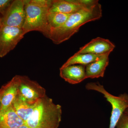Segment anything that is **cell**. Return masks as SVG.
Wrapping results in <instances>:
<instances>
[{"instance_id":"1","label":"cell","mask_w":128,"mask_h":128,"mask_svg":"<svg viewBox=\"0 0 128 128\" xmlns=\"http://www.w3.org/2000/svg\"><path fill=\"white\" fill-rule=\"evenodd\" d=\"M102 16V6L98 2L70 14L62 26L50 30L46 37L55 44H60L77 33L82 25L89 22L98 20Z\"/></svg>"},{"instance_id":"2","label":"cell","mask_w":128,"mask_h":128,"mask_svg":"<svg viewBox=\"0 0 128 128\" xmlns=\"http://www.w3.org/2000/svg\"><path fill=\"white\" fill-rule=\"evenodd\" d=\"M62 115L61 106L46 96L37 102L25 124L30 128H59Z\"/></svg>"},{"instance_id":"3","label":"cell","mask_w":128,"mask_h":128,"mask_svg":"<svg viewBox=\"0 0 128 128\" xmlns=\"http://www.w3.org/2000/svg\"><path fill=\"white\" fill-rule=\"evenodd\" d=\"M52 0H25V34L32 31L41 32L45 36L48 30L47 18Z\"/></svg>"},{"instance_id":"4","label":"cell","mask_w":128,"mask_h":128,"mask_svg":"<svg viewBox=\"0 0 128 128\" xmlns=\"http://www.w3.org/2000/svg\"><path fill=\"white\" fill-rule=\"evenodd\" d=\"M88 90L98 92L103 95L107 100L111 104L112 112L108 128H115L120 117L128 108V94L126 93L116 96L110 94L99 82H90L86 86Z\"/></svg>"},{"instance_id":"5","label":"cell","mask_w":128,"mask_h":128,"mask_svg":"<svg viewBox=\"0 0 128 128\" xmlns=\"http://www.w3.org/2000/svg\"><path fill=\"white\" fill-rule=\"evenodd\" d=\"M25 35L22 28L2 25L0 28V58L13 50Z\"/></svg>"},{"instance_id":"6","label":"cell","mask_w":128,"mask_h":128,"mask_svg":"<svg viewBox=\"0 0 128 128\" xmlns=\"http://www.w3.org/2000/svg\"><path fill=\"white\" fill-rule=\"evenodd\" d=\"M18 94L32 104L36 103L46 96L44 88L36 82L25 76H19Z\"/></svg>"},{"instance_id":"7","label":"cell","mask_w":128,"mask_h":128,"mask_svg":"<svg viewBox=\"0 0 128 128\" xmlns=\"http://www.w3.org/2000/svg\"><path fill=\"white\" fill-rule=\"evenodd\" d=\"M25 0H14L6 14L2 17V25L23 27L25 22Z\"/></svg>"},{"instance_id":"8","label":"cell","mask_w":128,"mask_h":128,"mask_svg":"<svg viewBox=\"0 0 128 128\" xmlns=\"http://www.w3.org/2000/svg\"><path fill=\"white\" fill-rule=\"evenodd\" d=\"M97 0H52L49 12L72 14L98 2Z\"/></svg>"},{"instance_id":"9","label":"cell","mask_w":128,"mask_h":128,"mask_svg":"<svg viewBox=\"0 0 128 128\" xmlns=\"http://www.w3.org/2000/svg\"><path fill=\"white\" fill-rule=\"evenodd\" d=\"M115 48V44L109 40L98 37L80 48L76 53L102 55L110 54Z\"/></svg>"},{"instance_id":"10","label":"cell","mask_w":128,"mask_h":128,"mask_svg":"<svg viewBox=\"0 0 128 128\" xmlns=\"http://www.w3.org/2000/svg\"><path fill=\"white\" fill-rule=\"evenodd\" d=\"M19 75L15 76L10 81L0 89L1 110L3 112L12 106L18 95Z\"/></svg>"},{"instance_id":"11","label":"cell","mask_w":128,"mask_h":128,"mask_svg":"<svg viewBox=\"0 0 128 128\" xmlns=\"http://www.w3.org/2000/svg\"><path fill=\"white\" fill-rule=\"evenodd\" d=\"M60 76L65 81L72 84H78L86 79V66L75 64L60 67Z\"/></svg>"},{"instance_id":"12","label":"cell","mask_w":128,"mask_h":128,"mask_svg":"<svg viewBox=\"0 0 128 128\" xmlns=\"http://www.w3.org/2000/svg\"><path fill=\"white\" fill-rule=\"evenodd\" d=\"M110 54H107L100 59L86 66V79L103 77L106 68L109 64Z\"/></svg>"},{"instance_id":"13","label":"cell","mask_w":128,"mask_h":128,"mask_svg":"<svg viewBox=\"0 0 128 128\" xmlns=\"http://www.w3.org/2000/svg\"><path fill=\"white\" fill-rule=\"evenodd\" d=\"M25 124L16 114L12 105L0 114V128H18Z\"/></svg>"},{"instance_id":"14","label":"cell","mask_w":128,"mask_h":128,"mask_svg":"<svg viewBox=\"0 0 128 128\" xmlns=\"http://www.w3.org/2000/svg\"><path fill=\"white\" fill-rule=\"evenodd\" d=\"M37 103L35 104L29 103L18 94L12 106L16 114L25 123L32 114Z\"/></svg>"},{"instance_id":"15","label":"cell","mask_w":128,"mask_h":128,"mask_svg":"<svg viewBox=\"0 0 128 128\" xmlns=\"http://www.w3.org/2000/svg\"><path fill=\"white\" fill-rule=\"evenodd\" d=\"M106 54H107L97 55L92 54H77L76 53L73 56L69 58L61 67L75 64L82 65L86 66L88 64L100 59Z\"/></svg>"},{"instance_id":"16","label":"cell","mask_w":128,"mask_h":128,"mask_svg":"<svg viewBox=\"0 0 128 128\" xmlns=\"http://www.w3.org/2000/svg\"><path fill=\"white\" fill-rule=\"evenodd\" d=\"M70 15L60 12H49L47 18L48 30V34L50 30L58 28L62 26L66 22Z\"/></svg>"},{"instance_id":"17","label":"cell","mask_w":128,"mask_h":128,"mask_svg":"<svg viewBox=\"0 0 128 128\" xmlns=\"http://www.w3.org/2000/svg\"><path fill=\"white\" fill-rule=\"evenodd\" d=\"M12 1V0H0V15L2 17L6 14Z\"/></svg>"},{"instance_id":"18","label":"cell","mask_w":128,"mask_h":128,"mask_svg":"<svg viewBox=\"0 0 128 128\" xmlns=\"http://www.w3.org/2000/svg\"><path fill=\"white\" fill-rule=\"evenodd\" d=\"M115 128H128V116L124 113L122 114Z\"/></svg>"},{"instance_id":"19","label":"cell","mask_w":128,"mask_h":128,"mask_svg":"<svg viewBox=\"0 0 128 128\" xmlns=\"http://www.w3.org/2000/svg\"><path fill=\"white\" fill-rule=\"evenodd\" d=\"M18 128H30L29 127H28V126H27L25 124H23L22 126H20V127H19Z\"/></svg>"},{"instance_id":"20","label":"cell","mask_w":128,"mask_h":128,"mask_svg":"<svg viewBox=\"0 0 128 128\" xmlns=\"http://www.w3.org/2000/svg\"><path fill=\"white\" fill-rule=\"evenodd\" d=\"M2 26V17L0 16V28H1Z\"/></svg>"},{"instance_id":"21","label":"cell","mask_w":128,"mask_h":128,"mask_svg":"<svg viewBox=\"0 0 128 128\" xmlns=\"http://www.w3.org/2000/svg\"><path fill=\"white\" fill-rule=\"evenodd\" d=\"M124 114L128 116V108L125 110V112H124Z\"/></svg>"},{"instance_id":"22","label":"cell","mask_w":128,"mask_h":128,"mask_svg":"<svg viewBox=\"0 0 128 128\" xmlns=\"http://www.w3.org/2000/svg\"><path fill=\"white\" fill-rule=\"evenodd\" d=\"M1 110V103L0 94V112Z\"/></svg>"}]
</instances>
